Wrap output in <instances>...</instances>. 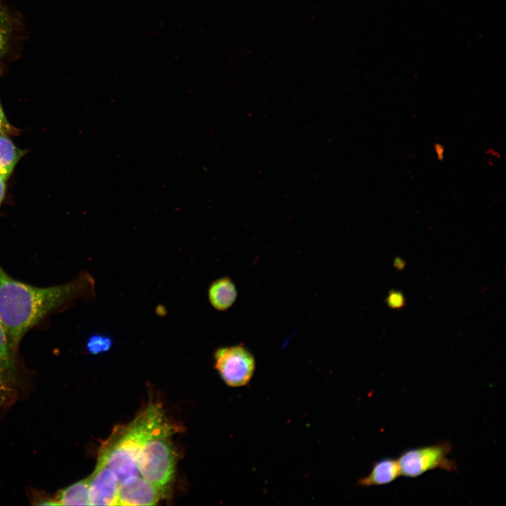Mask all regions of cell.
I'll list each match as a JSON object with an SVG mask.
<instances>
[{
	"label": "cell",
	"mask_w": 506,
	"mask_h": 506,
	"mask_svg": "<svg viewBox=\"0 0 506 506\" xmlns=\"http://www.w3.org/2000/svg\"><path fill=\"white\" fill-rule=\"evenodd\" d=\"M163 493L143 477L132 476L119 484L118 505H154Z\"/></svg>",
	"instance_id": "obj_7"
},
{
	"label": "cell",
	"mask_w": 506,
	"mask_h": 506,
	"mask_svg": "<svg viewBox=\"0 0 506 506\" xmlns=\"http://www.w3.org/2000/svg\"><path fill=\"white\" fill-rule=\"evenodd\" d=\"M237 297L236 287L228 277H222L214 280L208 290L210 304L219 311L230 309L235 302Z\"/></svg>",
	"instance_id": "obj_9"
},
{
	"label": "cell",
	"mask_w": 506,
	"mask_h": 506,
	"mask_svg": "<svg viewBox=\"0 0 506 506\" xmlns=\"http://www.w3.org/2000/svg\"><path fill=\"white\" fill-rule=\"evenodd\" d=\"M174 432L161 406L150 403L131 423L113 432L102 446L98 460L115 472L119 484L126 479L141 476L136 458L147 441L157 436H171Z\"/></svg>",
	"instance_id": "obj_2"
},
{
	"label": "cell",
	"mask_w": 506,
	"mask_h": 506,
	"mask_svg": "<svg viewBox=\"0 0 506 506\" xmlns=\"http://www.w3.org/2000/svg\"><path fill=\"white\" fill-rule=\"evenodd\" d=\"M12 383L0 377V410L4 407L12 394Z\"/></svg>",
	"instance_id": "obj_15"
},
{
	"label": "cell",
	"mask_w": 506,
	"mask_h": 506,
	"mask_svg": "<svg viewBox=\"0 0 506 506\" xmlns=\"http://www.w3.org/2000/svg\"><path fill=\"white\" fill-rule=\"evenodd\" d=\"M90 476L61 490L54 500L56 505H90Z\"/></svg>",
	"instance_id": "obj_11"
},
{
	"label": "cell",
	"mask_w": 506,
	"mask_h": 506,
	"mask_svg": "<svg viewBox=\"0 0 506 506\" xmlns=\"http://www.w3.org/2000/svg\"><path fill=\"white\" fill-rule=\"evenodd\" d=\"M113 344L111 337L96 333L91 335L86 343V349L91 354L97 355L108 351Z\"/></svg>",
	"instance_id": "obj_13"
},
{
	"label": "cell",
	"mask_w": 506,
	"mask_h": 506,
	"mask_svg": "<svg viewBox=\"0 0 506 506\" xmlns=\"http://www.w3.org/2000/svg\"><path fill=\"white\" fill-rule=\"evenodd\" d=\"M6 181L0 175V206L6 194Z\"/></svg>",
	"instance_id": "obj_18"
},
{
	"label": "cell",
	"mask_w": 506,
	"mask_h": 506,
	"mask_svg": "<svg viewBox=\"0 0 506 506\" xmlns=\"http://www.w3.org/2000/svg\"><path fill=\"white\" fill-rule=\"evenodd\" d=\"M11 32V21L6 8L0 5V58L5 53Z\"/></svg>",
	"instance_id": "obj_14"
},
{
	"label": "cell",
	"mask_w": 506,
	"mask_h": 506,
	"mask_svg": "<svg viewBox=\"0 0 506 506\" xmlns=\"http://www.w3.org/2000/svg\"><path fill=\"white\" fill-rule=\"evenodd\" d=\"M169 436L161 435L149 439L136 458L141 476L163 491L174 473L175 453Z\"/></svg>",
	"instance_id": "obj_3"
},
{
	"label": "cell",
	"mask_w": 506,
	"mask_h": 506,
	"mask_svg": "<svg viewBox=\"0 0 506 506\" xmlns=\"http://www.w3.org/2000/svg\"><path fill=\"white\" fill-rule=\"evenodd\" d=\"M89 476L90 505H118L119 481L115 472L98 460Z\"/></svg>",
	"instance_id": "obj_6"
},
{
	"label": "cell",
	"mask_w": 506,
	"mask_h": 506,
	"mask_svg": "<svg viewBox=\"0 0 506 506\" xmlns=\"http://www.w3.org/2000/svg\"><path fill=\"white\" fill-rule=\"evenodd\" d=\"M214 356V368L228 386L240 387L251 381L256 361L252 353L242 345L219 348Z\"/></svg>",
	"instance_id": "obj_5"
},
{
	"label": "cell",
	"mask_w": 506,
	"mask_h": 506,
	"mask_svg": "<svg viewBox=\"0 0 506 506\" xmlns=\"http://www.w3.org/2000/svg\"><path fill=\"white\" fill-rule=\"evenodd\" d=\"M450 451L451 446L446 441L406 450L397 459L401 475L416 478L436 469L455 471V462L449 458Z\"/></svg>",
	"instance_id": "obj_4"
},
{
	"label": "cell",
	"mask_w": 506,
	"mask_h": 506,
	"mask_svg": "<svg viewBox=\"0 0 506 506\" xmlns=\"http://www.w3.org/2000/svg\"><path fill=\"white\" fill-rule=\"evenodd\" d=\"M399 476L401 472L397 460L385 458L375 462L368 474L361 478L358 484L363 487L386 485Z\"/></svg>",
	"instance_id": "obj_8"
},
{
	"label": "cell",
	"mask_w": 506,
	"mask_h": 506,
	"mask_svg": "<svg viewBox=\"0 0 506 506\" xmlns=\"http://www.w3.org/2000/svg\"><path fill=\"white\" fill-rule=\"evenodd\" d=\"M94 282L84 273L65 284L37 287L10 277L0 266V321L16 353L24 335L47 315L94 292Z\"/></svg>",
	"instance_id": "obj_1"
},
{
	"label": "cell",
	"mask_w": 506,
	"mask_h": 506,
	"mask_svg": "<svg viewBox=\"0 0 506 506\" xmlns=\"http://www.w3.org/2000/svg\"><path fill=\"white\" fill-rule=\"evenodd\" d=\"M435 155L439 160H443L445 156V148L441 143H436L434 147Z\"/></svg>",
	"instance_id": "obj_17"
},
{
	"label": "cell",
	"mask_w": 506,
	"mask_h": 506,
	"mask_svg": "<svg viewBox=\"0 0 506 506\" xmlns=\"http://www.w3.org/2000/svg\"><path fill=\"white\" fill-rule=\"evenodd\" d=\"M12 130V126H11L9 122L8 121L4 111L2 108V105L0 100V133H6L8 134L11 132Z\"/></svg>",
	"instance_id": "obj_16"
},
{
	"label": "cell",
	"mask_w": 506,
	"mask_h": 506,
	"mask_svg": "<svg viewBox=\"0 0 506 506\" xmlns=\"http://www.w3.org/2000/svg\"><path fill=\"white\" fill-rule=\"evenodd\" d=\"M25 153L14 144L8 134L0 133V175L6 181Z\"/></svg>",
	"instance_id": "obj_10"
},
{
	"label": "cell",
	"mask_w": 506,
	"mask_h": 506,
	"mask_svg": "<svg viewBox=\"0 0 506 506\" xmlns=\"http://www.w3.org/2000/svg\"><path fill=\"white\" fill-rule=\"evenodd\" d=\"M15 369V353L0 321V377L12 383Z\"/></svg>",
	"instance_id": "obj_12"
}]
</instances>
